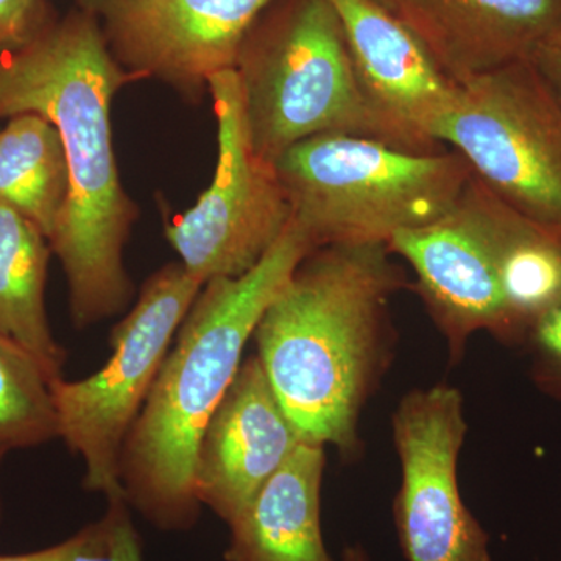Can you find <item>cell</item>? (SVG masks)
I'll return each mask as SVG.
<instances>
[{
	"label": "cell",
	"instance_id": "1",
	"mask_svg": "<svg viewBox=\"0 0 561 561\" xmlns=\"http://www.w3.org/2000/svg\"><path fill=\"white\" fill-rule=\"evenodd\" d=\"M127 80L88 10L0 57V119L41 114L65 144L69 194L49 245L68 278L77 328L117 316L133 297L124 247L136 208L122 187L111 131V103Z\"/></svg>",
	"mask_w": 561,
	"mask_h": 561
},
{
	"label": "cell",
	"instance_id": "2",
	"mask_svg": "<svg viewBox=\"0 0 561 561\" xmlns=\"http://www.w3.org/2000/svg\"><path fill=\"white\" fill-rule=\"evenodd\" d=\"M397 260L382 243L312 250L253 334L301 440L350 460L362 451V412L393 360L391 300L412 284Z\"/></svg>",
	"mask_w": 561,
	"mask_h": 561
},
{
	"label": "cell",
	"instance_id": "3",
	"mask_svg": "<svg viewBox=\"0 0 561 561\" xmlns=\"http://www.w3.org/2000/svg\"><path fill=\"white\" fill-rule=\"evenodd\" d=\"M312 250L308 232L291 219L250 272L206 283L184 317L121 454L125 501L158 529L197 523L194 463L202 432L262 316Z\"/></svg>",
	"mask_w": 561,
	"mask_h": 561
},
{
	"label": "cell",
	"instance_id": "4",
	"mask_svg": "<svg viewBox=\"0 0 561 561\" xmlns=\"http://www.w3.org/2000/svg\"><path fill=\"white\" fill-rule=\"evenodd\" d=\"M275 168L291 219L316 249L389 245L400 232L449 213L472 176L468 161L449 147L415 153L353 135L301 140Z\"/></svg>",
	"mask_w": 561,
	"mask_h": 561
},
{
	"label": "cell",
	"instance_id": "5",
	"mask_svg": "<svg viewBox=\"0 0 561 561\" xmlns=\"http://www.w3.org/2000/svg\"><path fill=\"white\" fill-rule=\"evenodd\" d=\"M234 69L254 149L273 164L321 135L397 147L362 92L332 0H275L251 28Z\"/></svg>",
	"mask_w": 561,
	"mask_h": 561
},
{
	"label": "cell",
	"instance_id": "6",
	"mask_svg": "<svg viewBox=\"0 0 561 561\" xmlns=\"http://www.w3.org/2000/svg\"><path fill=\"white\" fill-rule=\"evenodd\" d=\"M202 289L181 262L165 265L146 280L135 308L111 331L113 354L101 370L80 381L51 379L58 437L83 459L88 491L105 494L108 501L125 500V438Z\"/></svg>",
	"mask_w": 561,
	"mask_h": 561
},
{
	"label": "cell",
	"instance_id": "7",
	"mask_svg": "<svg viewBox=\"0 0 561 561\" xmlns=\"http://www.w3.org/2000/svg\"><path fill=\"white\" fill-rule=\"evenodd\" d=\"M440 133L496 197L561 231V101L529 58L459 84Z\"/></svg>",
	"mask_w": 561,
	"mask_h": 561
},
{
	"label": "cell",
	"instance_id": "8",
	"mask_svg": "<svg viewBox=\"0 0 561 561\" xmlns=\"http://www.w3.org/2000/svg\"><path fill=\"white\" fill-rule=\"evenodd\" d=\"M208 87L219 128L216 173L197 203L165 225L181 264L203 286L245 275L291 220L275 164L262 158L251 140L238 70H221Z\"/></svg>",
	"mask_w": 561,
	"mask_h": 561
},
{
	"label": "cell",
	"instance_id": "9",
	"mask_svg": "<svg viewBox=\"0 0 561 561\" xmlns=\"http://www.w3.org/2000/svg\"><path fill=\"white\" fill-rule=\"evenodd\" d=\"M391 424L401 463L394 524L405 560L491 561L489 535L457 479L468 432L460 391L446 383L409 391Z\"/></svg>",
	"mask_w": 561,
	"mask_h": 561
},
{
	"label": "cell",
	"instance_id": "10",
	"mask_svg": "<svg viewBox=\"0 0 561 561\" xmlns=\"http://www.w3.org/2000/svg\"><path fill=\"white\" fill-rule=\"evenodd\" d=\"M101 18L135 73L191 90L234 69L243 43L275 0H81Z\"/></svg>",
	"mask_w": 561,
	"mask_h": 561
},
{
	"label": "cell",
	"instance_id": "11",
	"mask_svg": "<svg viewBox=\"0 0 561 561\" xmlns=\"http://www.w3.org/2000/svg\"><path fill=\"white\" fill-rule=\"evenodd\" d=\"M341 14L357 80L398 149L437 153L459 84L402 22L376 0H332Z\"/></svg>",
	"mask_w": 561,
	"mask_h": 561
},
{
	"label": "cell",
	"instance_id": "12",
	"mask_svg": "<svg viewBox=\"0 0 561 561\" xmlns=\"http://www.w3.org/2000/svg\"><path fill=\"white\" fill-rule=\"evenodd\" d=\"M389 249L415 273L411 289L445 339L451 364L463 359L468 341L478 332L505 342L496 264L470 181L449 213L426 227L400 232Z\"/></svg>",
	"mask_w": 561,
	"mask_h": 561
},
{
	"label": "cell",
	"instance_id": "13",
	"mask_svg": "<svg viewBox=\"0 0 561 561\" xmlns=\"http://www.w3.org/2000/svg\"><path fill=\"white\" fill-rule=\"evenodd\" d=\"M301 442L260 357H247L202 432L195 497L230 526Z\"/></svg>",
	"mask_w": 561,
	"mask_h": 561
},
{
	"label": "cell",
	"instance_id": "14",
	"mask_svg": "<svg viewBox=\"0 0 561 561\" xmlns=\"http://www.w3.org/2000/svg\"><path fill=\"white\" fill-rule=\"evenodd\" d=\"M457 84L529 57L561 22V0H376Z\"/></svg>",
	"mask_w": 561,
	"mask_h": 561
},
{
	"label": "cell",
	"instance_id": "15",
	"mask_svg": "<svg viewBox=\"0 0 561 561\" xmlns=\"http://www.w3.org/2000/svg\"><path fill=\"white\" fill-rule=\"evenodd\" d=\"M324 446L301 442L230 524L227 561H332L320 522Z\"/></svg>",
	"mask_w": 561,
	"mask_h": 561
},
{
	"label": "cell",
	"instance_id": "16",
	"mask_svg": "<svg viewBox=\"0 0 561 561\" xmlns=\"http://www.w3.org/2000/svg\"><path fill=\"white\" fill-rule=\"evenodd\" d=\"M470 191L496 264L504 343L522 346L531 328L561 305V231L502 202L474 173Z\"/></svg>",
	"mask_w": 561,
	"mask_h": 561
},
{
	"label": "cell",
	"instance_id": "17",
	"mask_svg": "<svg viewBox=\"0 0 561 561\" xmlns=\"http://www.w3.org/2000/svg\"><path fill=\"white\" fill-rule=\"evenodd\" d=\"M51 249L46 236L22 214L0 203V332L31 351L61 378L66 350L50 330L46 309Z\"/></svg>",
	"mask_w": 561,
	"mask_h": 561
},
{
	"label": "cell",
	"instance_id": "18",
	"mask_svg": "<svg viewBox=\"0 0 561 561\" xmlns=\"http://www.w3.org/2000/svg\"><path fill=\"white\" fill-rule=\"evenodd\" d=\"M69 194L65 144L36 113L10 117L0 130V203L35 224L50 241Z\"/></svg>",
	"mask_w": 561,
	"mask_h": 561
},
{
	"label": "cell",
	"instance_id": "19",
	"mask_svg": "<svg viewBox=\"0 0 561 561\" xmlns=\"http://www.w3.org/2000/svg\"><path fill=\"white\" fill-rule=\"evenodd\" d=\"M51 378L31 351L0 332V451L58 437Z\"/></svg>",
	"mask_w": 561,
	"mask_h": 561
},
{
	"label": "cell",
	"instance_id": "20",
	"mask_svg": "<svg viewBox=\"0 0 561 561\" xmlns=\"http://www.w3.org/2000/svg\"><path fill=\"white\" fill-rule=\"evenodd\" d=\"M522 346L529 356L535 387L561 402V305L531 328Z\"/></svg>",
	"mask_w": 561,
	"mask_h": 561
},
{
	"label": "cell",
	"instance_id": "21",
	"mask_svg": "<svg viewBox=\"0 0 561 561\" xmlns=\"http://www.w3.org/2000/svg\"><path fill=\"white\" fill-rule=\"evenodd\" d=\"M43 0H0V57L31 46L47 28Z\"/></svg>",
	"mask_w": 561,
	"mask_h": 561
},
{
	"label": "cell",
	"instance_id": "22",
	"mask_svg": "<svg viewBox=\"0 0 561 561\" xmlns=\"http://www.w3.org/2000/svg\"><path fill=\"white\" fill-rule=\"evenodd\" d=\"M110 519L88 524L60 545L43 551L0 556V561H108Z\"/></svg>",
	"mask_w": 561,
	"mask_h": 561
},
{
	"label": "cell",
	"instance_id": "23",
	"mask_svg": "<svg viewBox=\"0 0 561 561\" xmlns=\"http://www.w3.org/2000/svg\"><path fill=\"white\" fill-rule=\"evenodd\" d=\"M108 561H142V546L125 500L108 501Z\"/></svg>",
	"mask_w": 561,
	"mask_h": 561
},
{
	"label": "cell",
	"instance_id": "24",
	"mask_svg": "<svg viewBox=\"0 0 561 561\" xmlns=\"http://www.w3.org/2000/svg\"><path fill=\"white\" fill-rule=\"evenodd\" d=\"M529 60L561 101V22L534 47Z\"/></svg>",
	"mask_w": 561,
	"mask_h": 561
},
{
	"label": "cell",
	"instance_id": "25",
	"mask_svg": "<svg viewBox=\"0 0 561 561\" xmlns=\"http://www.w3.org/2000/svg\"><path fill=\"white\" fill-rule=\"evenodd\" d=\"M343 561H370L362 548H348L343 552Z\"/></svg>",
	"mask_w": 561,
	"mask_h": 561
},
{
	"label": "cell",
	"instance_id": "26",
	"mask_svg": "<svg viewBox=\"0 0 561 561\" xmlns=\"http://www.w3.org/2000/svg\"><path fill=\"white\" fill-rule=\"evenodd\" d=\"M3 457H5V453L0 451V465H2Z\"/></svg>",
	"mask_w": 561,
	"mask_h": 561
}]
</instances>
